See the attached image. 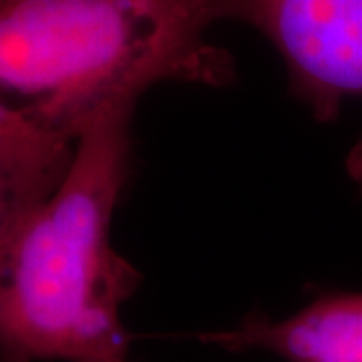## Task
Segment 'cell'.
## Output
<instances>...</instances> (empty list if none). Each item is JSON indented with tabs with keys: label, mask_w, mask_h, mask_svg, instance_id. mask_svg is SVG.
<instances>
[{
	"label": "cell",
	"mask_w": 362,
	"mask_h": 362,
	"mask_svg": "<svg viewBox=\"0 0 362 362\" xmlns=\"http://www.w3.org/2000/svg\"><path fill=\"white\" fill-rule=\"evenodd\" d=\"M216 0H0V111L77 145L161 83L226 87Z\"/></svg>",
	"instance_id": "6da1fadb"
},
{
	"label": "cell",
	"mask_w": 362,
	"mask_h": 362,
	"mask_svg": "<svg viewBox=\"0 0 362 362\" xmlns=\"http://www.w3.org/2000/svg\"><path fill=\"white\" fill-rule=\"evenodd\" d=\"M133 109L78 137L59 185L0 250V362L127 361L121 310L139 274L111 246L131 171Z\"/></svg>",
	"instance_id": "7a4b0ae2"
},
{
	"label": "cell",
	"mask_w": 362,
	"mask_h": 362,
	"mask_svg": "<svg viewBox=\"0 0 362 362\" xmlns=\"http://www.w3.org/2000/svg\"><path fill=\"white\" fill-rule=\"evenodd\" d=\"M216 11L270 42L318 121H334L346 99L362 97V0H216Z\"/></svg>",
	"instance_id": "3957f363"
},
{
	"label": "cell",
	"mask_w": 362,
	"mask_h": 362,
	"mask_svg": "<svg viewBox=\"0 0 362 362\" xmlns=\"http://www.w3.org/2000/svg\"><path fill=\"white\" fill-rule=\"evenodd\" d=\"M197 340L228 352H268L284 362H362V292L324 294L284 318L247 314Z\"/></svg>",
	"instance_id": "277c9868"
},
{
	"label": "cell",
	"mask_w": 362,
	"mask_h": 362,
	"mask_svg": "<svg viewBox=\"0 0 362 362\" xmlns=\"http://www.w3.org/2000/svg\"><path fill=\"white\" fill-rule=\"evenodd\" d=\"M73 153V143L0 111V250L18 220L59 185Z\"/></svg>",
	"instance_id": "5b68a950"
},
{
	"label": "cell",
	"mask_w": 362,
	"mask_h": 362,
	"mask_svg": "<svg viewBox=\"0 0 362 362\" xmlns=\"http://www.w3.org/2000/svg\"><path fill=\"white\" fill-rule=\"evenodd\" d=\"M346 169H349L350 180L356 183V187L361 189L362 194V139L350 151L349 161H346Z\"/></svg>",
	"instance_id": "8992f818"
},
{
	"label": "cell",
	"mask_w": 362,
	"mask_h": 362,
	"mask_svg": "<svg viewBox=\"0 0 362 362\" xmlns=\"http://www.w3.org/2000/svg\"><path fill=\"white\" fill-rule=\"evenodd\" d=\"M121 362H129V358H127V361H121Z\"/></svg>",
	"instance_id": "52a82bcc"
}]
</instances>
